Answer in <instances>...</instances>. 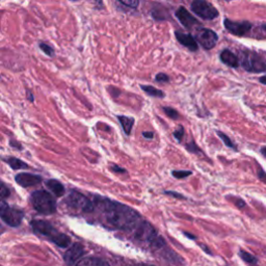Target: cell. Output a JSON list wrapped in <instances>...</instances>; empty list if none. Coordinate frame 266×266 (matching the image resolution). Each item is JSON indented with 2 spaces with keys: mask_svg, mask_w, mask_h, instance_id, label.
I'll return each mask as SVG.
<instances>
[{
  "mask_svg": "<svg viewBox=\"0 0 266 266\" xmlns=\"http://www.w3.org/2000/svg\"><path fill=\"white\" fill-rule=\"evenodd\" d=\"M183 234H184V235L185 236H187L189 239H193V240H196V236L195 235H193V234H189V233H187V232H183Z\"/></svg>",
  "mask_w": 266,
  "mask_h": 266,
  "instance_id": "f35d334b",
  "label": "cell"
},
{
  "mask_svg": "<svg viewBox=\"0 0 266 266\" xmlns=\"http://www.w3.org/2000/svg\"><path fill=\"white\" fill-rule=\"evenodd\" d=\"M128 266H155V265H150V264H145V263H137L133 265H128Z\"/></svg>",
  "mask_w": 266,
  "mask_h": 266,
  "instance_id": "ab89813d",
  "label": "cell"
},
{
  "mask_svg": "<svg viewBox=\"0 0 266 266\" xmlns=\"http://www.w3.org/2000/svg\"><path fill=\"white\" fill-rule=\"evenodd\" d=\"M40 48L48 56H50V57L54 56V49H53L50 45H47L45 43H40Z\"/></svg>",
  "mask_w": 266,
  "mask_h": 266,
  "instance_id": "603a6c76",
  "label": "cell"
},
{
  "mask_svg": "<svg viewBox=\"0 0 266 266\" xmlns=\"http://www.w3.org/2000/svg\"><path fill=\"white\" fill-rule=\"evenodd\" d=\"M259 81H260L262 84H265V86H266V75L263 76V77H261V78L259 79Z\"/></svg>",
  "mask_w": 266,
  "mask_h": 266,
  "instance_id": "60d3db41",
  "label": "cell"
},
{
  "mask_svg": "<svg viewBox=\"0 0 266 266\" xmlns=\"http://www.w3.org/2000/svg\"><path fill=\"white\" fill-rule=\"evenodd\" d=\"M118 1L126 6L131 7V8H136L138 6V4H140V0H118Z\"/></svg>",
  "mask_w": 266,
  "mask_h": 266,
  "instance_id": "d4e9b609",
  "label": "cell"
},
{
  "mask_svg": "<svg viewBox=\"0 0 266 266\" xmlns=\"http://www.w3.org/2000/svg\"><path fill=\"white\" fill-rule=\"evenodd\" d=\"M240 62L244 70L254 73L266 72V63L255 52L246 50L240 52Z\"/></svg>",
  "mask_w": 266,
  "mask_h": 266,
  "instance_id": "277c9868",
  "label": "cell"
},
{
  "mask_svg": "<svg viewBox=\"0 0 266 266\" xmlns=\"http://www.w3.org/2000/svg\"><path fill=\"white\" fill-rule=\"evenodd\" d=\"M223 25L231 34L238 37L246 36L252 28V24L247 21H232L229 19H225Z\"/></svg>",
  "mask_w": 266,
  "mask_h": 266,
  "instance_id": "ba28073f",
  "label": "cell"
},
{
  "mask_svg": "<svg viewBox=\"0 0 266 266\" xmlns=\"http://www.w3.org/2000/svg\"><path fill=\"white\" fill-rule=\"evenodd\" d=\"M141 89L148 94L151 97H156V98H163L164 93L161 90H158L152 86H141Z\"/></svg>",
  "mask_w": 266,
  "mask_h": 266,
  "instance_id": "44dd1931",
  "label": "cell"
},
{
  "mask_svg": "<svg viewBox=\"0 0 266 266\" xmlns=\"http://www.w3.org/2000/svg\"><path fill=\"white\" fill-rule=\"evenodd\" d=\"M175 36H176V39L178 40L179 43L181 45H183L184 47H186L188 50L197 51L199 49L198 41L191 35L182 33V31H176Z\"/></svg>",
  "mask_w": 266,
  "mask_h": 266,
  "instance_id": "4fadbf2b",
  "label": "cell"
},
{
  "mask_svg": "<svg viewBox=\"0 0 266 266\" xmlns=\"http://www.w3.org/2000/svg\"><path fill=\"white\" fill-rule=\"evenodd\" d=\"M30 203L33 208L41 214L50 215L55 213L56 202L46 190L34 191L30 196Z\"/></svg>",
  "mask_w": 266,
  "mask_h": 266,
  "instance_id": "7a4b0ae2",
  "label": "cell"
},
{
  "mask_svg": "<svg viewBox=\"0 0 266 266\" xmlns=\"http://www.w3.org/2000/svg\"><path fill=\"white\" fill-rule=\"evenodd\" d=\"M196 40L204 49L210 50L215 47L218 41V36L215 34V31L209 28H201L196 35Z\"/></svg>",
  "mask_w": 266,
  "mask_h": 266,
  "instance_id": "52a82bcc",
  "label": "cell"
},
{
  "mask_svg": "<svg viewBox=\"0 0 266 266\" xmlns=\"http://www.w3.org/2000/svg\"><path fill=\"white\" fill-rule=\"evenodd\" d=\"M235 205L238 207V208H243V207H246V202H244L243 200L241 199H236L235 200Z\"/></svg>",
  "mask_w": 266,
  "mask_h": 266,
  "instance_id": "d6a6232c",
  "label": "cell"
},
{
  "mask_svg": "<svg viewBox=\"0 0 266 266\" xmlns=\"http://www.w3.org/2000/svg\"><path fill=\"white\" fill-rule=\"evenodd\" d=\"M143 136L145 138H147V140H152L153 136H154V133L151 131H145V132H143Z\"/></svg>",
  "mask_w": 266,
  "mask_h": 266,
  "instance_id": "d590c367",
  "label": "cell"
},
{
  "mask_svg": "<svg viewBox=\"0 0 266 266\" xmlns=\"http://www.w3.org/2000/svg\"><path fill=\"white\" fill-rule=\"evenodd\" d=\"M179 22L186 28H193L199 24V21L191 15L184 6H180L175 13Z\"/></svg>",
  "mask_w": 266,
  "mask_h": 266,
  "instance_id": "8fae6325",
  "label": "cell"
},
{
  "mask_svg": "<svg viewBox=\"0 0 266 266\" xmlns=\"http://www.w3.org/2000/svg\"><path fill=\"white\" fill-rule=\"evenodd\" d=\"M111 169H112L113 172H115V173H121V174L126 173V169H125V168L120 167V166H118V165H112V166H111Z\"/></svg>",
  "mask_w": 266,
  "mask_h": 266,
  "instance_id": "1f68e13d",
  "label": "cell"
},
{
  "mask_svg": "<svg viewBox=\"0 0 266 266\" xmlns=\"http://www.w3.org/2000/svg\"><path fill=\"white\" fill-rule=\"evenodd\" d=\"M75 266H110L107 261L98 257H87L81 259Z\"/></svg>",
  "mask_w": 266,
  "mask_h": 266,
  "instance_id": "2e32d148",
  "label": "cell"
},
{
  "mask_svg": "<svg viewBox=\"0 0 266 266\" xmlns=\"http://www.w3.org/2000/svg\"><path fill=\"white\" fill-rule=\"evenodd\" d=\"M263 28H264V34H265V35H266V26H264V27H263Z\"/></svg>",
  "mask_w": 266,
  "mask_h": 266,
  "instance_id": "7bdbcfd3",
  "label": "cell"
},
{
  "mask_svg": "<svg viewBox=\"0 0 266 266\" xmlns=\"http://www.w3.org/2000/svg\"><path fill=\"white\" fill-rule=\"evenodd\" d=\"M220 60L225 63V65L231 67V68H237L239 66V59L238 57L234 54V53L228 49L222 50L220 53Z\"/></svg>",
  "mask_w": 266,
  "mask_h": 266,
  "instance_id": "5bb4252c",
  "label": "cell"
},
{
  "mask_svg": "<svg viewBox=\"0 0 266 266\" xmlns=\"http://www.w3.org/2000/svg\"><path fill=\"white\" fill-rule=\"evenodd\" d=\"M31 227H33L34 231L41 234V235L47 236L50 240H52L59 233L58 231H56V229L54 227L51 225L50 222H48L46 220L35 219V220L31 221Z\"/></svg>",
  "mask_w": 266,
  "mask_h": 266,
  "instance_id": "30bf717a",
  "label": "cell"
},
{
  "mask_svg": "<svg viewBox=\"0 0 266 266\" xmlns=\"http://www.w3.org/2000/svg\"><path fill=\"white\" fill-rule=\"evenodd\" d=\"M200 247H201L202 249H203L208 255H212V252L209 250V248H207V247L205 246V244H200Z\"/></svg>",
  "mask_w": 266,
  "mask_h": 266,
  "instance_id": "74e56055",
  "label": "cell"
},
{
  "mask_svg": "<svg viewBox=\"0 0 266 266\" xmlns=\"http://www.w3.org/2000/svg\"><path fill=\"white\" fill-rule=\"evenodd\" d=\"M185 147H186L187 150L189 152H191V153H199V152H201L200 149L197 147V145L194 142L191 143V144H187Z\"/></svg>",
  "mask_w": 266,
  "mask_h": 266,
  "instance_id": "f1b7e54d",
  "label": "cell"
},
{
  "mask_svg": "<svg viewBox=\"0 0 266 266\" xmlns=\"http://www.w3.org/2000/svg\"><path fill=\"white\" fill-rule=\"evenodd\" d=\"M84 253H86V250H84L82 244L74 243L73 246H71L67 250V252L63 254V260H65L67 265L73 266L74 264H77L81 260Z\"/></svg>",
  "mask_w": 266,
  "mask_h": 266,
  "instance_id": "9c48e42d",
  "label": "cell"
},
{
  "mask_svg": "<svg viewBox=\"0 0 266 266\" xmlns=\"http://www.w3.org/2000/svg\"><path fill=\"white\" fill-rule=\"evenodd\" d=\"M97 201L96 205L101 209L105 221L114 229L133 232L143 221L140 213L129 206L101 197Z\"/></svg>",
  "mask_w": 266,
  "mask_h": 266,
  "instance_id": "6da1fadb",
  "label": "cell"
},
{
  "mask_svg": "<svg viewBox=\"0 0 266 266\" xmlns=\"http://www.w3.org/2000/svg\"><path fill=\"white\" fill-rule=\"evenodd\" d=\"M118 120L120 124L123 127V130L127 135H130L132 127L134 125V119L130 118V116H126V115H118Z\"/></svg>",
  "mask_w": 266,
  "mask_h": 266,
  "instance_id": "e0dca14e",
  "label": "cell"
},
{
  "mask_svg": "<svg viewBox=\"0 0 266 266\" xmlns=\"http://www.w3.org/2000/svg\"><path fill=\"white\" fill-rule=\"evenodd\" d=\"M217 135L219 136L220 140L223 142V144H225L228 148H231V149H234V150H236L237 148H236L235 144H234V143L231 141V138H230L227 134H225L223 132H220V131H217Z\"/></svg>",
  "mask_w": 266,
  "mask_h": 266,
  "instance_id": "7402d4cb",
  "label": "cell"
},
{
  "mask_svg": "<svg viewBox=\"0 0 266 266\" xmlns=\"http://www.w3.org/2000/svg\"><path fill=\"white\" fill-rule=\"evenodd\" d=\"M0 216H1V219L7 226L17 228L21 225V222H22L24 218V213L15 207L8 206L4 201H2L1 205H0Z\"/></svg>",
  "mask_w": 266,
  "mask_h": 266,
  "instance_id": "5b68a950",
  "label": "cell"
},
{
  "mask_svg": "<svg viewBox=\"0 0 266 266\" xmlns=\"http://www.w3.org/2000/svg\"><path fill=\"white\" fill-rule=\"evenodd\" d=\"M15 181L20 186L30 187L41 183L42 177L30 173H20L15 176Z\"/></svg>",
  "mask_w": 266,
  "mask_h": 266,
  "instance_id": "7c38bea8",
  "label": "cell"
},
{
  "mask_svg": "<svg viewBox=\"0 0 266 266\" xmlns=\"http://www.w3.org/2000/svg\"><path fill=\"white\" fill-rule=\"evenodd\" d=\"M9 145L12 146L13 148H17L18 150H22V149H23V148H22V146H21V144H20V143H18V142H14L13 140H10Z\"/></svg>",
  "mask_w": 266,
  "mask_h": 266,
  "instance_id": "e575fe53",
  "label": "cell"
},
{
  "mask_svg": "<svg viewBox=\"0 0 266 266\" xmlns=\"http://www.w3.org/2000/svg\"><path fill=\"white\" fill-rule=\"evenodd\" d=\"M6 162L13 169H25V168H28V165L23 160H21V159L16 158V157L7 158Z\"/></svg>",
  "mask_w": 266,
  "mask_h": 266,
  "instance_id": "ffe728a7",
  "label": "cell"
},
{
  "mask_svg": "<svg viewBox=\"0 0 266 266\" xmlns=\"http://www.w3.org/2000/svg\"><path fill=\"white\" fill-rule=\"evenodd\" d=\"M8 196H9V189L4 183H2V185H1V198H2V200L7 198Z\"/></svg>",
  "mask_w": 266,
  "mask_h": 266,
  "instance_id": "4dcf8cb0",
  "label": "cell"
},
{
  "mask_svg": "<svg viewBox=\"0 0 266 266\" xmlns=\"http://www.w3.org/2000/svg\"><path fill=\"white\" fill-rule=\"evenodd\" d=\"M183 135H184V128L182 126H179V128L174 132V137L178 142H181L183 138Z\"/></svg>",
  "mask_w": 266,
  "mask_h": 266,
  "instance_id": "4316f807",
  "label": "cell"
},
{
  "mask_svg": "<svg viewBox=\"0 0 266 266\" xmlns=\"http://www.w3.org/2000/svg\"><path fill=\"white\" fill-rule=\"evenodd\" d=\"M190 6L191 10L202 19L213 20L219 15L218 10L207 0H194Z\"/></svg>",
  "mask_w": 266,
  "mask_h": 266,
  "instance_id": "8992f818",
  "label": "cell"
},
{
  "mask_svg": "<svg viewBox=\"0 0 266 266\" xmlns=\"http://www.w3.org/2000/svg\"><path fill=\"white\" fill-rule=\"evenodd\" d=\"M258 176H259V179H260L261 181H263V182L266 183V174H265V172L263 171L262 168H259V171H258Z\"/></svg>",
  "mask_w": 266,
  "mask_h": 266,
  "instance_id": "836d02e7",
  "label": "cell"
},
{
  "mask_svg": "<svg viewBox=\"0 0 266 266\" xmlns=\"http://www.w3.org/2000/svg\"><path fill=\"white\" fill-rule=\"evenodd\" d=\"M51 241L54 244H56V246L59 248H69L72 242L71 238L67 235V234H63L60 232Z\"/></svg>",
  "mask_w": 266,
  "mask_h": 266,
  "instance_id": "ac0fdd59",
  "label": "cell"
},
{
  "mask_svg": "<svg viewBox=\"0 0 266 266\" xmlns=\"http://www.w3.org/2000/svg\"><path fill=\"white\" fill-rule=\"evenodd\" d=\"M164 194L167 195V196H172L176 199H180V200H185L186 198L184 196H182L181 194H178V193H175V191H164Z\"/></svg>",
  "mask_w": 266,
  "mask_h": 266,
  "instance_id": "f546056e",
  "label": "cell"
},
{
  "mask_svg": "<svg viewBox=\"0 0 266 266\" xmlns=\"http://www.w3.org/2000/svg\"><path fill=\"white\" fill-rule=\"evenodd\" d=\"M65 203L68 208L76 212H92L94 210L93 202L77 191H71V194L65 200Z\"/></svg>",
  "mask_w": 266,
  "mask_h": 266,
  "instance_id": "3957f363",
  "label": "cell"
},
{
  "mask_svg": "<svg viewBox=\"0 0 266 266\" xmlns=\"http://www.w3.org/2000/svg\"><path fill=\"white\" fill-rule=\"evenodd\" d=\"M155 80L157 82H160V83H165V82H168L169 81V77L166 75V74L164 73H158L156 77H155Z\"/></svg>",
  "mask_w": 266,
  "mask_h": 266,
  "instance_id": "83f0119b",
  "label": "cell"
},
{
  "mask_svg": "<svg viewBox=\"0 0 266 266\" xmlns=\"http://www.w3.org/2000/svg\"><path fill=\"white\" fill-rule=\"evenodd\" d=\"M27 98H28V100L30 102H34L35 101V96L33 94H31L29 91H27Z\"/></svg>",
  "mask_w": 266,
  "mask_h": 266,
  "instance_id": "8d00e7d4",
  "label": "cell"
},
{
  "mask_svg": "<svg viewBox=\"0 0 266 266\" xmlns=\"http://www.w3.org/2000/svg\"><path fill=\"white\" fill-rule=\"evenodd\" d=\"M261 153L266 157V147H264V148L261 149Z\"/></svg>",
  "mask_w": 266,
  "mask_h": 266,
  "instance_id": "b9f144b4",
  "label": "cell"
},
{
  "mask_svg": "<svg viewBox=\"0 0 266 266\" xmlns=\"http://www.w3.org/2000/svg\"><path fill=\"white\" fill-rule=\"evenodd\" d=\"M46 185L51 190V193L54 194L55 197H57V198L65 196V194H66L65 186H63L62 183L59 182L58 180L50 179V180L46 181Z\"/></svg>",
  "mask_w": 266,
  "mask_h": 266,
  "instance_id": "9a60e30c",
  "label": "cell"
},
{
  "mask_svg": "<svg viewBox=\"0 0 266 266\" xmlns=\"http://www.w3.org/2000/svg\"><path fill=\"white\" fill-rule=\"evenodd\" d=\"M163 111L168 116V118L174 119V120H177L179 118L178 111L172 107H163Z\"/></svg>",
  "mask_w": 266,
  "mask_h": 266,
  "instance_id": "cb8c5ba5",
  "label": "cell"
},
{
  "mask_svg": "<svg viewBox=\"0 0 266 266\" xmlns=\"http://www.w3.org/2000/svg\"><path fill=\"white\" fill-rule=\"evenodd\" d=\"M191 174L193 173H191L190 171H173L172 172V175L177 179H184V178L190 176Z\"/></svg>",
  "mask_w": 266,
  "mask_h": 266,
  "instance_id": "484cf974",
  "label": "cell"
},
{
  "mask_svg": "<svg viewBox=\"0 0 266 266\" xmlns=\"http://www.w3.org/2000/svg\"><path fill=\"white\" fill-rule=\"evenodd\" d=\"M239 256L240 258L246 262L248 265L250 266H257L258 265V258L255 257L254 255L250 254L249 252L244 251V250H240L239 251Z\"/></svg>",
  "mask_w": 266,
  "mask_h": 266,
  "instance_id": "d6986e66",
  "label": "cell"
}]
</instances>
